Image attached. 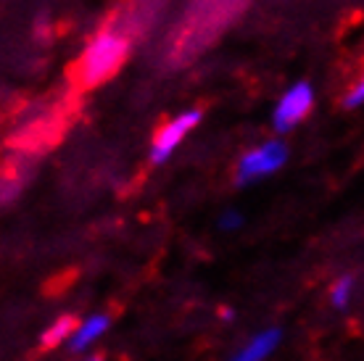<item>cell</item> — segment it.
Returning a JSON list of instances; mask_svg holds the SVG:
<instances>
[{"mask_svg": "<svg viewBox=\"0 0 364 361\" xmlns=\"http://www.w3.org/2000/svg\"><path fill=\"white\" fill-rule=\"evenodd\" d=\"M77 330H80V327H77V316H72V314L58 316L53 325L43 333V338H40V348H43V351H53V348H58V345L64 343L66 338L72 340Z\"/></svg>", "mask_w": 364, "mask_h": 361, "instance_id": "52a82bcc", "label": "cell"}, {"mask_svg": "<svg viewBox=\"0 0 364 361\" xmlns=\"http://www.w3.org/2000/svg\"><path fill=\"white\" fill-rule=\"evenodd\" d=\"M351 290H354V277L346 274V277H341V280L333 282V288H330V301H333V306L336 308H343L351 298Z\"/></svg>", "mask_w": 364, "mask_h": 361, "instance_id": "ba28073f", "label": "cell"}, {"mask_svg": "<svg viewBox=\"0 0 364 361\" xmlns=\"http://www.w3.org/2000/svg\"><path fill=\"white\" fill-rule=\"evenodd\" d=\"M198 122H200V111H185L182 117L169 122L164 129H159V135H156V140H154V151H151V161L154 163L166 161L169 153L177 148V143H180L182 137L188 135Z\"/></svg>", "mask_w": 364, "mask_h": 361, "instance_id": "277c9868", "label": "cell"}, {"mask_svg": "<svg viewBox=\"0 0 364 361\" xmlns=\"http://www.w3.org/2000/svg\"><path fill=\"white\" fill-rule=\"evenodd\" d=\"M288 158V148L282 143H264L259 145L256 151L246 153L237 163V174L235 180L237 185H248V182H256L267 177V174H274Z\"/></svg>", "mask_w": 364, "mask_h": 361, "instance_id": "7a4b0ae2", "label": "cell"}, {"mask_svg": "<svg viewBox=\"0 0 364 361\" xmlns=\"http://www.w3.org/2000/svg\"><path fill=\"white\" fill-rule=\"evenodd\" d=\"M240 222H243V219H240V214H235V211H228V214L222 217V222H219V225L225 227V230H235V227H240Z\"/></svg>", "mask_w": 364, "mask_h": 361, "instance_id": "30bf717a", "label": "cell"}, {"mask_svg": "<svg viewBox=\"0 0 364 361\" xmlns=\"http://www.w3.org/2000/svg\"><path fill=\"white\" fill-rule=\"evenodd\" d=\"M311 103H314V92H311L309 82L293 85L291 90L285 92V98L280 100L277 111H274V129H277V132L293 129L301 119L309 114Z\"/></svg>", "mask_w": 364, "mask_h": 361, "instance_id": "3957f363", "label": "cell"}, {"mask_svg": "<svg viewBox=\"0 0 364 361\" xmlns=\"http://www.w3.org/2000/svg\"><path fill=\"white\" fill-rule=\"evenodd\" d=\"M129 40L119 29H106L90 43V48L80 55V61L72 66L69 80L77 90H90L95 85H103L119 72V66L127 61Z\"/></svg>", "mask_w": 364, "mask_h": 361, "instance_id": "6da1fadb", "label": "cell"}, {"mask_svg": "<svg viewBox=\"0 0 364 361\" xmlns=\"http://www.w3.org/2000/svg\"><path fill=\"white\" fill-rule=\"evenodd\" d=\"M362 103H364V77H362V82L356 85L354 90H351V92L346 95V100H343V106H346V109H356V106H362Z\"/></svg>", "mask_w": 364, "mask_h": 361, "instance_id": "9c48e42d", "label": "cell"}, {"mask_svg": "<svg viewBox=\"0 0 364 361\" xmlns=\"http://www.w3.org/2000/svg\"><path fill=\"white\" fill-rule=\"evenodd\" d=\"M85 361H103V356H100V353H92L90 359H85Z\"/></svg>", "mask_w": 364, "mask_h": 361, "instance_id": "8fae6325", "label": "cell"}, {"mask_svg": "<svg viewBox=\"0 0 364 361\" xmlns=\"http://www.w3.org/2000/svg\"><path fill=\"white\" fill-rule=\"evenodd\" d=\"M280 330H262V333L256 335V338H251L240 351L232 356V361H264L269 353L277 348V343H280Z\"/></svg>", "mask_w": 364, "mask_h": 361, "instance_id": "5b68a950", "label": "cell"}, {"mask_svg": "<svg viewBox=\"0 0 364 361\" xmlns=\"http://www.w3.org/2000/svg\"><path fill=\"white\" fill-rule=\"evenodd\" d=\"M109 325H111V319L106 314L90 316L85 325H80V330H77V333H74V338L69 340V348H72V353H82L85 348H90L100 335L109 330Z\"/></svg>", "mask_w": 364, "mask_h": 361, "instance_id": "8992f818", "label": "cell"}]
</instances>
